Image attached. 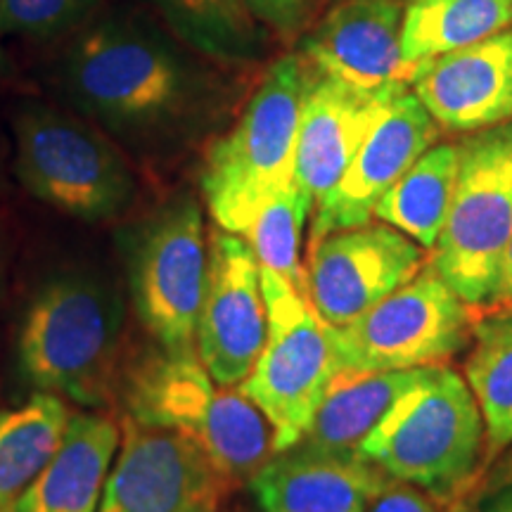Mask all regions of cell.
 Masks as SVG:
<instances>
[{
	"mask_svg": "<svg viewBox=\"0 0 512 512\" xmlns=\"http://www.w3.org/2000/svg\"><path fill=\"white\" fill-rule=\"evenodd\" d=\"M226 67L192 50L147 15H114L83 27L57 64V88L128 157L169 164L226 117Z\"/></svg>",
	"mask_w": 512,
	"mask_h": 512,
	"instance_id": "obj_1",
	"label": "cell"
},
{
	"mask_svg": "<svg viewBox=\"0 0 512 512\" xmlns=\"http://www.w3.org/2000/svg\"><path fill=\"white\" fill-rule=\"evenodd\" d=\"M432 368L437 366L366 375L337 373L299 444L323 451H358L384 413L425 380Z\"/></svg>",
	"mask_w": 512,
	"mask_h": 512,
	"instance_id": "obj_20",
	"label": "cell"
},
{
	"mask_svg": "<svg viewBox=\"0 0 512 512\" xmlns=\"http://www.w3.org/2000/svg\"><path fill=\"white\" fill-rule=\"evenodd\" d=\"M475 313L427 264L347 328H330L339 373L446 366L472 344Z\"/></svg>",
	"mask_w": 512,
	"mask_h": 512,
	"instance_id": "obj_10",
	"label": "cell"
},
{
	"mask_svg": "<svg viewBox=\"0 0 512 512\" xmlns=\"http://www.w3.org/2000/svg\"><path fill=\"white\" fill-rule=\"evenodd\" d=\"M0 287H3V249H0Z\"/></svg>",
	"mask_w": 512,
	"mask_h": 512,
	"instance_id": "obj_35",
	"label": "cell"
},
{
	"mask_svg": "<svg viewBox=\"0 0 512 512\" xmlns=\"http://www.w3.org/2000/svg\"><path fill=\"white\" fill-rule=\"evenodd\" d=\"M456 171L458 145L434 143L384 192L373 216L432 252L451 207Z\"/></svg>",
	"mask_w": 512,
	"mask_h": 512,
	"instance_id": "obj_22",
	"label": "cell"
},
{
	"mask_svg": "<svg viewBox=\"0 0 512 512\" xmlns=\"http://www.w3.org/2000/svg\"><path fill=\"white\" fill-rule=\"evenodd\" d=\"M441 136V126L427 112L411 86L392 100L335 188L313 207L309 247L335 230L366 226L384 192L411 169L422 152Z\"/></svg>",
	"mask_w": 512,
	"mask_h": 512,
	"instance_id": "obj_14",
	"label": "cell"
},
{
	"mask_svg": "<svg viewBox=\"0 0 512 512\" xmlns=\"http://www.w3.org/2000/svg\"><path fill=\"white\" fill-rule=\"evenodd\" d=\"M114 240L128 299L147 335L171 356L197 354V320L209 273L207 233L197 197L178 192L119 226Z\"/></svg>",
	"mask_w": 512,
	"mask_h": 512,
	"instance_id": "obj_7",
	"label": "cell"
},
{
	"mask_svg": "<svg viewBox=\"0 0 512 512\" xmlns=\"http://www.w3.org/2000/svg\"><path fill=\"white\" fill-rule=\"evenodd\" d=\"M268 311L259 261L238 233L209 235V273L197 320V356L221 387H240L266 347Z\"/></svg>",
	"mask_w": 512,
	"mask_h": 512,
	"instance_id": "obj_13",
	"label": "cell"
},
{
	"mask_svg": "<svg viewBox=\"0 0 512 512\" xmlns=\"http://www.w3.org/2000/svg\"><path fill=\"white\" fill-rule=\"evenodd\" d=\"M366 512H444V503L418 486L392 479L373 498Z\"/></svg>",
	"mask_w": 512,
	"mask_h": 512,
	"instance_id": "obj_29",
	"label": "cell"
},
{
	"mask_svg": "<svg viewBox=\"0 0 512 512\" xmlns=\"http://www.w3.org/2000/svg\"><path fill=\"white\" fill-rule=\"evenodd\" d=\"M5 72H8V60H5V55L0 53V79H3Z\"/></svg>",
	"mask_w": 512,
	"mask_h": 512,
	"instance_id": "obj_32",
	"label": "cell"
},
{
	"mask_svg": "<svg viewBox=\"0 0 512 512\" xmlns=\"http://www.w3.org/2000/svg\"><path fill=\"white\" fill-rule=\"evenodd\" d=\"M430 264V252L389 223L335 230L309 247L306 297L325 325L342 330Z\"/></svg>",
	"mask_w": 512,
	"mask_h": 512,
	"instance_id": "obj_11",
	"label": "cell"
},
{
	"mask_svg": "<svg viewBox=\"0 0 512 512\" xmlns=\"http://www.w3.org/2000/svg\"><path fill=\"white\" fill-rule=\"evenodd\" d=\"M512 27V0H408L401 50L406 62L430 60Z\"/></svg>",
	"mask_w": 512,
	"mask_h": 512,
	"instance_id": "obj_23",
	"label": "cell"
},
{
	"mask_svg": "<svg viewBox=\"0 0 512 512\" xmlns=\"http://www.w3.org/2000/svg\"><path fill=\"white\" fill-rule=\"evenodd\" d=\"M17 501H12V503H5V505H0V512H17V505H15Z\"/></svg>",
	"mask_w": 512,
	"mask_h": 512,
	"instance_id": "obj_33",
	"label": "cell"
},
{
	"mask_svg": "<svg viewBox=\"0 0 512 512\" xmlns=\"http://www.w3.org/2000/svg\"><path fill=\"white\" fill-rule=\"evenodd\" d=\"M403 0H335L297 43L320 74L358 88L408 83L415 64L401 50Z\"/></svg>",
	"mask_w": 512,
	"mask_h": 512,
	"instance_id": "obj_17",
	"label": "cell"
},
{
	"mask_svg": "<svg viewBox=\"0 0 512 512\" xmlns=\"http://www.w3.org/2000/svg\"><path fill=\"white\" fill-rule=\"evenodd\" d=\"M330 0H247L249 10L278 43L294 46L328 10Z\"/></svg>",
	"mask_w": 512,
	"mask_h": 512,
	"instance_id": "obj_28",
	"label": "cell"
},
{
	"mask_svg": "<svg viewBox=\"0 0 512 512\" xmlns=\"http://www.w3.org/2000/svg\"><path fill=\"white\" fill-rule=\"evenodd\" d=\"M411 91L441 131L472 133L512 119V27L415 62Z\"/></svg>",
	"mask_w": 512,
	"mask_h": 512,
	"instance_id": "obj_16",
	"label": "cell"
},
{
	"mask_svg": "<svg viewBox=\"0 0 512 512\" xmlns=\"http://www.w3.org/2000/svg\"><path fill=\"white\" fill-rule=\"evenodd\" d=\"M12 128L15 174L38 202L83 223L119 221L136 204L131 159L83 114L27 102Z\"/></svg>",
	"mask_w": 512,
	"mask_h": 512,
	"instance_id": "obj_6",
	"label": "cell"
},
{
	"mask_svg": "<svg viewBox=\"0 0 512 512\" xmlns=\"http://www.w3.org/2000/svg\"><path fill=\"white\" fill-rule=\"evenodd\" d=\"M396 482L451 505L484 460L486 427L475 394L456 370L437 366L384 413L358 446Z\"/></svg>",
	"mask_w": 512,
	"mask_h": 512,
	"instance_id": "obj_5",
	"label": "cell"
},
{
	"mask_svg": "<svg viewBox=\"0 0 512 512\" xmlns=\"http://www.w3.org/2000/svg\"><path fill=\"white\" fill-rule=\"evenodd\" d=\"M126 304L117 280L67 266L36 287L17 339L19 373L34 392L81 408L117 399Z\"/></svg>",
	"mask_w": 512,
	"mask_h": 512,
	"instance_id": "obj_2",
	"label": "cell"
},
{
	"mask_svg": "<svg viewBox=\"0 0 512 512\" xmlns=\"http://www.w3.org/2000/svg\"><path fill=\"white\" fill-rule=\"evenodd\" d=\"M230 489L195 441L124 418L98 512H219Z\"/></svg>",
	"mask_w": 512,
	"mask_h": 512,
	"instance_id": "obj_12",
	"label": "cell"
},
{
	"mask_svg": "<svg viewBox=\"0 0 512 512\" xmlns=\"http://www.w3.org/2000/svg\"><path fill=\"white\" fill-rule=\"evenodd\" d=\"M465 382L475 394L486 427L484 460L512 444V316L489 311L477 318Z\"/></svg>",
	"mask_w": 512,
	"mask_h": 512,
	"instance_id": "obj_25",
	"label": "cell"
},
{
	"mask_svg": "<svg viewBox=\"0 0 512 512\" xmlns=\"http://www.w3.org/2000/svg\"><path fill=\"white\" fill-rule=\"evenodd\" d=\"M311 214L313 202L292 181L259 211V216L245 233L259 266L273 271L302 294H306L302 235L304 223Z\"/></svg>",
	"mask_w": 512,
	"mask_h": 512,
	"instance_id": "obj_26",
	"label": "cell"
},
{
	"mask_svg": "<svg viewBox=\"0 0 512 512\" xmlns=\"http://www.w3.org/2000/svg\"><path fill=\"white\" fill-rule=\"evenodd\" d=\"M121 427L105 413L69 415L55 456L17 498V512H98Z\"/></svg>",
	"mask_w": 512,
	"mask_h": 512,
	"instance_id": "obj_19",
	"label": "cell"
},
{
	"mask_svg": "<svg viewBox=\"0 0 512 512\" xmlns=\"http://www.w3.org/2000/svg\"><path fill=\"white\" fill-rule=\"evenodd\" d=\"M261 292L268 311L266 347L240 392L266 415L273 451L299 444L309 430L330 382L339 373L332 332L309 297L261 268Z\"/></svg>",
	"mask_w": 512,
	"mask_h": 512,
	"instance_id": "obj_9",
	"label": "cell"
},
{
	"mask_svg": "<svg viewBox=\"0 0 512 512\" xmlns=\"http://www.w3.org/2000/svg\"><path fill=\"white\" fill-rule=\"evenodd\" d=\"M403 88H408V83L358 88L354 83L320 74L309 64L292 181L313 207L335 188L358 147Z\"/></svg>",
	"mask_w": 512,
	"mask_h": 512,
	"instance_id": "obj_15",
	"label": "cell"
},
{
	"mask_svg": "<svg viewBox=\"0 0 512 512\" xmlns=\"http://www.w3.org/2000/svg\"><path fill=\"white\" fill-rule=\"evenodd\" d=\"M100 0H0V36L50 38L88 27Z\"/></svg>",
	"mask_w": 512,
	"mask_h": 512,
	"instance_id": "obj_27",
	"label": "cell"
},
{
	"mask_svg": "<svg viewBox=\"0 0 512 512\" xmlns=\"http://www.w3.org/2000/svg\"><path fill=\"white\" fill-rule=\"evenodd\" d=\"M508 304H512V240H510V247H508V256H505L501 285H498L494 304H491L489 311L501 309V306H508ZM489 311H486V313H489Z\"/></svg>",
	"mask_w": 512,
	"mask_h": 512,
	"instance_id": "obj_30",
	"label": "cell"
},
{
	"mask_svg": "<svg viewBox=\"0 0 512 512\" xmlns=\"http://www.w3.org/2000/svg\"><path fill=\"white\" fill-rule=\"evenodd\" d=\"M467 512H512V489L501 491V494L475 505V508H470Z\"/></svg>",
	"mask_w": 512,
	"mask_h": 512,
	"instance_id": "obj_31",
	"label": "cell"
},
{
	"mask_svg": "<svg viewBox=\"0 0 512 512\" xmlns=\"http://www.w3.org/2000/svg\"><path fill=\"white\" fill-rule=\"evenodd\" d=\"M456 145V188L430 266L470 309L486 313L512 240V119Z\"/></svg>",
	"mask_w": 512,
	"mask_h": 512,
	"instance_id": "obj_8",
	"label": "cell"
},
{
	"mask_svg": "<svg viewBox=\"0 0 512 512\" xmlns=\"http://www.w3.org/2000/svg\"><path fill=\"white\" fill-rule=\"evenodd\" d=\"M496 313H505V316H512V304L508 306H501V309H494Z\"/></svg>",
	"mask_w": 512,
	"mask_h": 512,
	"instance_id": "obj_34",
	"label": "cell"
},
{
	"mask_svg": "<svg viewBox=\"0 0 512 512\" xmlns=\"http://www.w3.org/2000/svg\"><path fill=\"white\" fill-rule=\"evenodd\" d=\"M185 46L226 64L252 67L271 53V34L247 0H145Z\"/></svg>",
	"mask_w": 512,
	"mask_h": 512,
	"instance_id": "obj_21",
	"label": "cell"
},
{
	"mask_svg": "<svg viewBox=\"0 0 512 512\" xmlns=\"http://www.w3.org/2000/svg\"><path fill=\"white\" fill-rule=\"evenodd\" d=\"M117 399L138 425L195 441L233 486L275 456L266 415L240 387L216 384L197 354L171 356L155 344L121 368Z\"/></svg>",
	"mask_w": 512,
	"mask_h": 512,
	"instance_id": "obj_3",
	"label": "cell"
},
{
	"mask_svg": "<svg viewBox=\"0 0 512 512\" xmlns=\"http://www.w3.org/2000/svg\"><path fill=\"white\" fill-rule=\"evenodd\" d=\"M0 192H3V176H0Z\"/></svg>",
	"mask_w": 512,
	"mask_h": 512,
	"instance_id": "obj_36",
	"label": "cell"
},
{
	"mask_svg": "<svg viewBox=\"0 0 512 512\" xmlns=\"http://www.w3.org/2000/svg\"><path fill=\"white\" fill-rule=\"evenodd\" d=\"M389 482L361 451L297 444L275 453L249 479V489L261 512H366Z\"/></svg>",
	"mask_w": 512,
	"mask_h": 512,
	"instance_id": "obj_18",
	"label": "cell"
},
{
	"mask_svg": "<svg viewBox=\"0 0 512 512\" xmlns=\"http://www.w3.org/2000/svg\"><path fill=\"white\" fill-rule=\"evenodd\" d=\"M69 415L64 399L46 392L17 411H0V505L17 501L55 456Z\"/></svg>",
	"mask_w": 512,
	"mask_h": 512,
	"instance_id": "obj_24",
	"label": "cell"
},
{
	"mask_svg": "<svg viewBox=\"0 0 512 512\" xmlns=\"http://www.w3.org/2000/svg\"><path fill=\"white\" fill-rule=\"evenodd\" d=\"M306 81L309 64L302 55L275 60L238 121L209 145L200 188L219 228L245 235L259 211L292 183Z\"/></svg>",
	"mask_w": 512,
	"mask_h": 512,
	"instance_id": "obj_4",
	"label": "cell"
}]
</instances>
